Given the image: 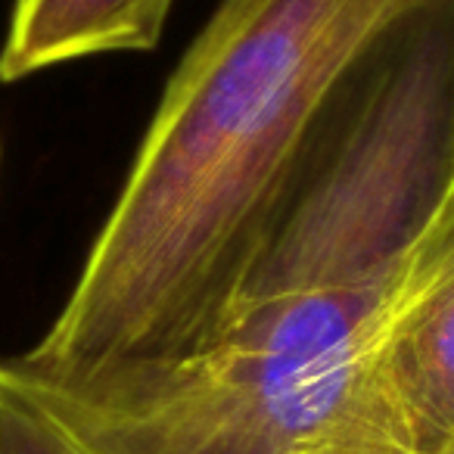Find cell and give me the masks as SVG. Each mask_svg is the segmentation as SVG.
I'll use <instances>...</instances> for the list:
<instances>
[{
  "mask_svg": "<svg viewBox=\"0 0 454 454\" xmlns=\"http://www.w3.org/2000/svg\"><path fill=\"white\" fill-rule=\"evenodd\" d=\"M427 0H221L168 78L59 315L13 367L94 398L221 330L324 113Z\"/></svg>",
  "mask_w": 454,
  "mask_h": 454,
  "instance_id": "cell-1",
  "label": "cell"
},
{
  "mask_svg": "<svg viewBox=\"0 0 454 454\" xmlns=\"http://www.w3.org/2000/svg\"><path fill=\"white\" fill-rule=\"evenodd\" d=\"M371 454H454V237L395 309L373 361Z\"/></svg>",
  "mask_w": 454,
  "mask_h": 454,
  "instance_id": "cell-2",
  "label": "cell"
},
{
  "mask_svg": "<svg viewBox=\"0 0 454 454\" xmlns=\"http://www.w3.org/2000/svg\"><path fill=\"white\" fill-rule=\"evenodd\" d=\"M0 454H97L51 402L0 361Z\"/></svg>",
  "mask_w": 454,
  "mask_h": 454,
  "instance_id": "cell-4",
  "label": "cell"
},
{
  "mask_svg": "<svg viewBox=\"0 0 454 454\" xmlns=\"http://www.w3.org/2000/svg\"><path fill=\"white\" fill-rule=\"evenodd\" d=\"M171 7L175 0H13L0 82L13 84L75 59L153 51Z\"/></svg>",
  "mask_w": 454,
  "mask_h": 454,
  "instance_id": "cell-3",
  "label": "cell"
}]
</instances>
